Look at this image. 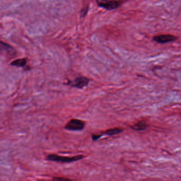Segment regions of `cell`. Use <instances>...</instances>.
I'll use <instances>...</instances> for the list:
<instances>
[{
  "mask_svg": "<svg viewBox=\"0 0 181 181\" xmlns=\"http://www.w3.org/2000/svg\"><path fill=\"white\" fill-rule=\"evenodd\" d=\"M85 156L82 155H76L73 157L60 156L56 154H51L47 156V159L51 161H57L60 163H69L77 161L85 158Z\"/></svg>",
  "mask_w": 181,
  "mask_h": 181,
  "instance_id": "6da1fadb",
  "label": "cell"
},
{
  "mask_svg": "<svg viewBox=\"0 0 181 181\" xmlns=\"http://www.w3.org/2000/svg\"><path fill=\"white\" fill-rule=\"evenodd\" d=\"M85 127V122L81 120L72 119L66 123L65 129L70 131H81L83 130Z\"/></svg>",
  "mask_w": 181,
  "mask_h": 181,
  "instance_id": "7a4b0ae2",
  "label": "cell"
},
{
  "mask_svg": "<svg viewBox=\"0 0 181 181\" xmlns=\"http://www.w3.org/2000/svg\"><path fill=\"white\" fill-rule=\"evenodd\" d=\"M96 2L100 7L108 10L116 9L121 5L120 1L116 0H96Z\"/></svg>",
  "mask_w": 181,
  "mask_h": 181,
  "instance_id": "3957f363",
  "label": "cell"
},
{
  "mask_svg": "<svg viewBox=\"0 0 181 181\" xmlns=\"http://www.w3.org/2000/svg\"><path fill=\"white\" fill-rule=\"evenodd\" d=\"M178 39V37L172 34H159L155 36L152 38V40L158 44H166L170 42H175Z\"/></svg>",
  "mask_w": 181,
  "mask_h": 181,
  "instance_id": "277c9868",
  "label": "cell"
},
{
  "mask_svg": "<svg viewBox=\"0 0 181 181\" xmlns=\"http://www.w3.org/2000/svg\"><path fill=\"white\" fill-rule=\"evenodd\" d=\"M89 82L90 80L89 78L84 76H81L75 78L73 81L69 82V84L72 87H76L77 89H83L89 84Z\"/></svg>",
  "mask_w": 181,
  "mask_h": 181,
  "instance_id": "5b68a950",
  "label": "cell"
},
{
  "mask_svg": "<svg viewBox=\"0 0 181 181\" xmlns=\"http://www.w3.org/2000/svg\"><path fill=\"white\" fill-rule=\"evenodd\" d=\"M15 51L11 46L3 42H0V55H13Z\"/></svg>",
  "mask_w": 181,
  "mask_h": 181,
  "instance_id": "8992f818",
  "label": "cell"
},
{
  "mask_svg": "<svg viewBox=\"0 0 181 181\" xmlns=\"http://www.w3.org/2000/svg\"><path fill=\"white\" fill-rule=\"evenodd\" d=\"M148 127V124L145 120H141L132 125L130 128L134 130L142 131L146 130Z\"/></svg>",
  "mask_w": 181,
  "mask_h": 181,
  "instance_id": "52a82bcc",
  "label": "cell"
},
{
  "mask_svg": "<svg viewBox=\"0 0 181 181\" xmlns=\"http://www.w3.org/2000/svg\"><path fill=\"white\" fill-rule=\"evenodd\" d=\"M123 131V129L120 128H111L105 131V132L103 133V135H106L108 136H113L115 135L119 134L120 133L122 132Z\"/></svg>",
  "mask_w": 181,
  "mask_h": 181,
  "instance_id": "ba28073f",
  "label": "cell"
},
{
  "mask_svg": "<svg viewBox=\"0 0 181 181\" xmlns=\"http://www.w3.org/2000/svg\"><path fill=\"white\" fill-rule=\"evenodd\" d=\"M27 64V60L25 58H20L15 60L11 63V65L16 67H24Z\"/></svg>",
  "mask_w": 181,
  "mask_h": 181,
  "instance_id": "9c48e42d",
  "label": "cell"
},
{
  "mask_svg": "<svg viewBox=\"0 0 181 181\" xmlns=\"http://www.w3.org/2000/svg\"><path fill=\"white\" fill-rule=\"evenodd\" d=\"M53 181H73L67 178H63V177H54L52 179Z\"/></svg>",
  "mask_w": 181,
  "mask_h": 181,
  "instance_id": "30bf717a",
  "label": "cell"
},
{
  "mask_svg": "<svg viewBox=\"0 0 181 181\" xmlns=\"http://www.w3.org/2000/svg\"><path fill=\"white\" fill-rule=\"evenodd\" d=\"M102 136H103V135H92V138L93 140L95 141V140L99 139Z\"/></svg>",
  "mask_w": 181,
  "mask_h": 181,
  "instance_id": "8fae6325",
  "label": "cell"
}]
</instances>
